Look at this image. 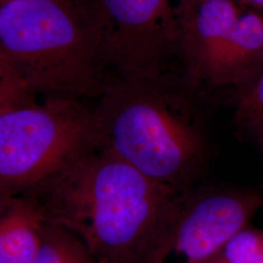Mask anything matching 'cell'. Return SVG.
Masks as SVG:
<instances>
[{
  "instance_id": "cell-1",
  "label": "cell",
  "mask_w": 263,
  "mask_h": 263,
  "mask_svg": "<svg viewBox=\"0 0 263 263\" xmlns=\"http://www.w3.org/2000/svg\"><path fill=\"white\" fill-rule=\"evenodd\" d=\"M202 92L182 70L140 80L115 77L94 106L104 149L161 185L191 187L209 153Z\"/></svg>"
},
{
  "instance_id": "cell-2",
  "label": "cell",
  "mask_w": 263,
  "mask_h": 263,
  "mask_svg": "<svg viewBox=\"0 0 263 263\" xmlns=\"http://www.w3.org/2000/svg\"><path fill=\"white\" fill-rule=\"evenodd\" d=\"M180 190L151 180L112 152L78 161L31 195L48 219L88 246L100 263H136L160 216Z\"/></svg>"
},
{
  "instance_id": "cell-3",
  "label": "cell",
  "mask_w": 263,
  "mask_h": 263,
  "mask_svg": "<svg viewBox=\"0 0 263 263\" xmlns=\"http://www.w3.org/2000/svg\"><path fill=\"white\" fill-rule=\"evenodd\" d=\"M0 57L36 95L101 98L116 77L79 0L0 4Z\"/></svg>"
},
{
  "instance_id": "cell-4",
  "label": "cell",
  "mask_w": 263,
  "mask_h": 263,
  "mask_svg": "<svg viewBox=\"0 0 263 263\" xmlns=\"http://www.w3.org/2000/svg\"><path fill=\"white\" fill-rule=\"evenodd\" d=\"M37 96L0 59V197L31 194L104 148L94 106Z\"/></svg>"
},
{
  "instance_id": "cell-5",
  "label": "cell",
  "mask_w": 263,
  "mask_h": 263,
  "mask_svg": "<svg viewBox=\"0 0 263 263\" xmlns=\"http://www.w3.org/2000/svg\"><path fill=\"white\" fill-rule=\"evenodd\" d=\"M262 205L253 193L185 188L164 211L136 263H215Z\"/></svg>"
},
{
  "instance_id": "cell-6",
  "label": "cell",
  "mask_w": 263,
  "mask_h": 263,
  "mask_svg": "<svg viewBox=\"0 0 263 263\" xmlns=\"http://www.w3.org/2000/svg\"><path fill=\"white\" fill-rule=\"evenodd\" d=\"M116 77L140 80L181 70L183 0H79Z\"/></svg>"
},
{
  "instance_id": "cell-7",
  "label": "cell",
  "mask_w": 263,
  "mask_h": 263,
  "mask_svg": "<svg viewBox=\"0 0 263 263\" xmlns=\"http://www.w3.org/2000/svg\"><path fill=\"white\" fill-rule=\"evenodd\" d=\"M263 72V15L256 10L242 12L210 78L208 89L241 87Z\"/></svg>"
},
{
  "instance_id": "cell-8",
  "label": "cell",
  "mask_w": 263,
  "mask_h": 263,
  "mask_svg": "<svg viewBox=\"0 0 263 263\" xmlns=\"http://www.w3.org/2000/svg\"><path fill=\"white\" fill-rule=\"evenodd\" d=\"M48 220L31 194L0 197V263H33Z\"/></svg>"
},
{
  "instance_id": "cell-9",
  "label": "cell",
  "mask_w": 263,
  "mask_h": 263,
  "mask_svg": "<svg viewBox=\"0 0 263 263\" xmlns=\"http://www.w3.org/2000/svg\"><path fill=\"white\" fill-rule=\"evenodd\" d=\"M33 263L100 262L78 236L55 221L48 220Z\"/></svg>"
},
{
  "instance_id": "cell-10",
  "label": "cell",
  "mask_w": 263,
  "mask_h": 263,
  "mask_svg": "<svg viewBox=\"0 0 263 263\" xmlns=\"http://www.w3.org/2000/svg\"><path fill=\"white\" fill-rule=\"evenodd\" d=\"M226 263H263V229L247 226L226 245Z\"/></svg>"
},
{
  "instance_id": "cell-11",
  "label": "cell",
  "mask_w": 263,
  "mask_h": 263,
  "mask_svg": "<svg viewBox=\"0 0 263 263\" xmlns=\"http://www.w3.org/2000/svg\"><path fill=\"white\" fill-rule=\"evenodd\" d=\"M236 118L250 127L263 119V72L240 91L236 101Z\"/></svg>"
},
{
  "instance_id": "cell-12",
  "label": "cell",
  "mask_w": 263,
  "mask_h": 263,
  "mask_svg": "<svg viewBox=\"0 0 263 263\" xmlns=\"http://www.w3.org/2000/svg\"><path fill=\"white\" fill-rule=\"evenodd\" d=\"M239 4L241 6L251 7L252 9L258 12L263 11V0H239Z\"/></svg>"
},
{
  "instance_id": "cell-13",
  "label": "cell",
  "mask_w": 263,
  "mask_h": 263,
  "mask_svg": "<svg viewBox=\"0 0 263 263\" xmlns=\"http://www.w3.org/2000/svg\"><path fill=\"white\" fill-rule=\"evenodd\" d=\"M252 128H254L256 134H258V138L263 144V119H261L259 122L256 123Z\"/></svg>"
},
{
  "instance_id": "cell-14",
  "label": "cell",
  "mask_w": 263,
  "mask_h": 263,
  "mask_svg": "<svg viewBox=\"0 0 263 263\" xmlns=\"http://www.w3.org/2000/svg\"><path fill=\"white\" fill-rule=\"evenodd\" d=\"M185 5H195L198 3H202V2H206V1H213V0H183ZM229 1H235L239 3V0H229Z\"/></svg>"
},
{
  "instance_id": "cell-15",
  "label": "cell",
  "mask_w": 263,
  "mask_h": 263,
  "mask_svg": "<svg viewBox=\"0 0 263 263\" xmlns=\"http://www.w3.org/2000/svg\"><path fill=\"white\" fill-rule=\"evenodd\" d=\"M215 263H226V261H224V260H223V258H222V257H221V256H220V257H219V258H218V259H217V260H216V262Z\"/></svg>"
},
{
  "instance_id": "cell-16",
  "label": "cell",
  "mask_w": 263,
  "mask_h": 263,
  "mask_svg": "<svg viewBox=\"0 0 263 263\" xmlns=\"http://www.w3.org/2000/svg\"><path fill=\"white\" fill-rule=\"evenodd\" d=\"M7 1H10V0H0V4H2V3H5V2H7Z\"/></svg>"
}]
</instances>
